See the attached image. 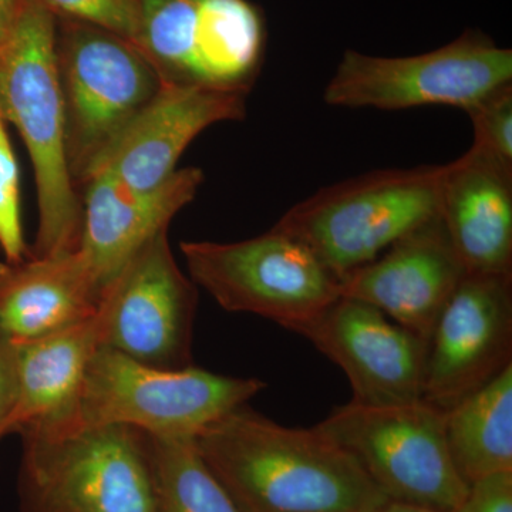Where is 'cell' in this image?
<instances>
[{"instance_id":"26","label":"cell","mask_w":512,"mask_h":512,"mask_svg":"<svg viewBox=\"0 0 512 512\" xmlns=\"http://www.w3.org/2000/svg\"><path fill=\"white\" fill-rule=\"evenodd\" d=\"M18 345L0 332V440L18 403Z\"/></svg>"},{"instance_id":"14","label":"cell","mask_w":512,"mask_h":512,"mask_svg":"<svg viewBox=\"0 0 512 512\" xmlns=\"http://www.w3.org/2000/svg\"><path fill=\"white\" fill-rule=\"evenodd\" d=\"M467 275L440 218L394 242L340 281V295L375 306L429 340L441 311Z\"/></svg>"},{"instance_id":"10","label":"cell","mask_w":512,"mask_h":512,"mask_svg":"<svg viewBox=\"0 0 512 512\" xmlns=\"http://www.w3.org/2000/svg\"><path fill=\"white\" fill-rule=\"evenodd\" d=\"M197 305V285L175 262L165 229L104 289L101 348L161 369L191 366Z\"/></svg>"},{"instance_id":"25","label":"cell","mask_w":512,"mask_h":512,"mask_svg":"<svg viewBox=\"0 0 512 512\" xmlns=\"http://www.w3.org/2000/svg\"><path fill=\"white\" fill-rule=\"evenodd\" d=\"M451 512H512V471L468 485L466 497Z\"/></svg>"},{"instance_id":"20","label":"cell","mask_w":512,"mask_h":512,"mask_svg":"<svg viewBox=\"0 0 512 512\" xmlns=\"http://www.w3.org/2000/svg\"><path fill=\"white\" fill-rule=\"evenodd\" d=\"M446 441L467 485L512 471V365L448 410Z\"/></svg>"},{"instance_id":"17","label":"cell","mask_w":512,"mask_h":512,"mask_svg":"<svg viewBox=\"0 0 512 512\" xmlns=\"http://www.w3.org/2000/svg\"><path fill=\"white\" fill-rule=\"evenodd\" d=\"M103 289L82 249L5 264L0 332L15 345L46 338L99 311Z\"/></svg>"},{"instance_id":"24","label":"cell","mask_w":512,"mask_h":512,"mask_svg":"<svg viewBox=\"0 0 512 512\" xmlns=\"http://www.w3.org/2000/svg\"><path fill=\"white\" fill-rule=\"evenodd\" d=\"M466 113L473 123L474 146L512 164V84L488 94Z\"/></svg>"},{"instance_id":"29","label":"cell","mask_w":512,"mask_h":512,"mask_svg":"<svg viewBox=\"0 0 512 512\" xmlns=\"http://www.w3.org/2000/svg\"><path fill=\"white\" fill-rule=\"evenodd\" d=\"M3 266H5V264H0V274H2Z\"/></svg>"},{"instance_id":"13","label":"cell","mask_w":512,"mask_h":512,"mask_svg":"<svg viewBox=\"0 0 512 512\" xmlns=\"http://www.w3.org/2000/svg\"><path fill=\"white\" fill-rule=\"evenodd\" d=\"M245 97L202 84L165 83L101 153L86 181L107 175L131 190H154L177 171L178 160L205 128L244 119Z\"/></svg>"},{"instance_id":"16","label":"cell","mask_w":512,"mask_h":512,"mask_svg":"<svg viewBox=\"0 0 512 512\" xmlns=\"http://www.w3.org/2000/svg\"><path fill=\"white\" fill-rule=\"evenodd\" d=\"M440 220L468 274H512V164L471 144L443 165Z\"/></svg>"},{"instance_id":"12","label":"cell","mask_w":512,"mask_h":512,"mask_svg":"<svg viewBox=\"0 0 512 512\" xmlns=\"http://www.w3.org/2000/svg\"><path fill=\"white\" fill-rule=\"evenodd\" d=\"M291 332L345 372L352 402L390 407L421 399L427 342L375 306L340 295Z\"/></svg>"},{"instance_id":"5","label":"cell","mask_w":512,"mask_h":512,"mask_svg":"<svg viewBox=\"0 0 512 512\" xmlns=\"http://www.w3.org/2000/svg\"><path fill=\"white\" fill-rule=\"evenodd\" d=\"M56 66L67 164L80 192L97 158L167 82L136 43L92 23L60 16Z\"/></svg>"},{"instance_id":"7","label":"cell","mask_w":512,"mask_h":512,"mask_svg":"<svg viewBox=\"0 0 512 512\" xmlns=\"http://www.w3.org/2000/svg\"><path fill=\"white\" fill-rule=\"evenodd\" d=\"M316 429L339 444L393 503L451 512L467 495L446 441V413L424 402L336 407Z\"/></svg>"},{"instance_id":"1","label":"cell","mask_w":512,"mask_h":512,"mask_svg":"<svg viewBox=\"0 0 512 512\" xmlns=\"http://www.w3.org/2000/svg\"><path fill=\"white\" fill-rule=\"evenodd\" d=\"M195 446L241 512H373L390 501L322 431L282 426L248 403L202 430Z\"/></svg>"},{"instance_id":"18","label":"cell","mask_w":512,"mask_h":512,"mask_svg":"<svg viewBox=\"0 0 512 512\" xmlns=\"http://www.w3.org/2000/svg\"><path fill=\"white\" fill-rule=\"evenodd\" d=\"M99 348V311L70 328L18 345V403L6 436L67 429L76 412L87 365Z\"/></svg>"},{"instance_id":"9","label":"cell","mask_w":512,"mask_h":512,"mask_svg":"<svg viewBox=\"0 0 512 512\" xmlns=\"http://www.w3.org/2000/svg\"><path fill=\"white\" fill-rule=\"evenodd\" d=\"M507 84H512L511 50L466 33L424 55L376 57L348 50L323 100L345 109L451 106L467 111Z\"/></svg>"},{"instance_id":"22","label":"cell","mask_w":512,"mask_h":512,"mask_svg":"<svg viewBox=\"0 0 512 512\" xmlns=\"http://www.w3.org/2000/svg\"><path fill=\"white\" fill-rule=\"evenodd\" d=\"M0 248L8 264L30 256L20 220L19 168L10 144L6 121L0 114Z\"/></svg>"},{"instance_id":"8","label":"cell","mask_w":512,"mask_h":512,"mask_svg":"<svg viewBox=\"0 0 512 512\" xmlns=\"http://www.w3.org/2000/svg\"><path fill=\"white\" fill-rule=\"evenodd\" d=\"M191 281L228 312L252 313L289 332L340 296V281L311 249L272 228L245 241L181 242Z\"/></svg>"},{"instance_id":"28","label":"cell","mask_w":512,"mask_h":512,"mask_svg":"<svg viewBox=\"0 0 512 512\" xmlns=\"http://www.w3.org/2000/svg\"><path fill=\"white\" fill-rule=\"evenodd\" d=\"M373 512H439V511L429 510V508L416 507V505L393 503V501H389V503L384 504L383 507H380L379 510H376Z\"/></svg>"},{"instance_id":"6","label":"cell","mask_w":512,"mask_h":512,"mask_svg":"<svg viewBox=\"0 0 512 512\" xmlns=\"http://www.w3.org/2000/svg\"><path fill=\"white\" fill-rule=\"evenodd\" d=\"M265 387L255 377L217 375L192 365L161 369L99 348L87 365L69 427L120 424L151 437L195 440Z\"/></svg>"},{"instance_id":"3","label":"cell","mask_w":512,"mask_h":512,"mask_svg":"<svg viewBox=\"0 0 512 512\" xmlns=\"http://www.w3.org/2000/svg\"><path fill=\"white\" fill-rule=\"evenodd\" d=\"M441 175L443 165L359 175L299 202L274 228L306 245L342 281L440 218Z\"/></svg>"},{"instance_id":"4","label":"cell","mask_w":512,"mask_h":512,"mask_svg":"<svg viewBox=\"0 0 512 512\" xmlns=\"http://www.w3.org/2000/svg\"><path fill=\"white\" fill-rule=\"evenodd\" d=\"M20 436L25 512H154L150 437L143 431L107 424Z\"/></svg>"},{"instance_id":"2","label":"cell","mask_w":512,"mask_h":512,"mask_svg":"<svg viewBox=\"0 0 512 512\" xmlns=\"http://www.w3.org/2000/svg\"><path fill=\"white\" fill-rule=\"evenodd\" d=\"M0 114L19 131L35 173L39 227L30 256L77 251L83 202L67 164L56 15L40 0L23 2L12 32L0 45Z\"/></svg>"},{"instance_id":"11","label":"cell","mask_w":512,"mask_h":512,"mask_svg":"<svg viewBox=\"0 0 512 512\" xmlns=\"http://www.w3.org/2000/svg\"><path fill=\"white\" fill-rule=\"evenodd\" d=\"M512 365V274H468L427 340L421 400L447 413Z\"/></svg>"},{"instance_id":"15","label":"cell","mask_w":512,"mask_h":512,"mask_svg":"<svg viewBox=\"0 0 512 512\" xmlns=\"http://www.w3.org/2000/svg\"><path fill=\"white\" fill-rule=\"evenodd\" d=\"M202 183L204 173L197 167L175 171L150 191L131 190L107 175H93L86 181L80 191V249L103 292L124 265L194 201Z\"/></svg>"},{"instance_id":"23","label":"cell","mask_w":512,"mask_h":512,"mask_svg":"<svg viewBox=\"0 0 512 512\" xmlns=\"http://www.w3.org/2000/svg\"><path fill=\"white\" fill-rule=\"evenodd\" d=\"M40 2L60 18L92 23L140 46V0H40Z\"/></svg>"},{"instance_id":"21","label":"cell","mask_w":512,"mask_h":512,"mask_svg":"<svg viewBox=\"0 0 512 512\" xmlns=\"http://www.w3.org/2000/svg\"><path fill=\"white\" fill-rule=\"evenodd\" d=\"M150 437L154 512H241L194 439Z\"/></svg>"},{"instance_id":"19","label":"cell","mask_w":512,"mask_h":512,"mask_svg":"<svg viewBox=\"0 0 512 512\" xmlns=\"http://www.w3.org/2000/svg\"><path fill=\"white\" fill-rule=\"evenodd\" d=\"M264 40L261 15L248 0H197L185 83L248 93Z\"/></svg>"},{"instance_id":"27","label":"cell","mask_w":512,"mask_h":512,"mask_svg":"<svg viewBox=\"0 0 512 512\" xmlns=\"http://www.w3.org/2000/svg\"><path fill=\"white\" fill-rule=\"evenodd\" d=\"M25 0H0V45L12 32Z\"/></svg>"}]
</instances>
